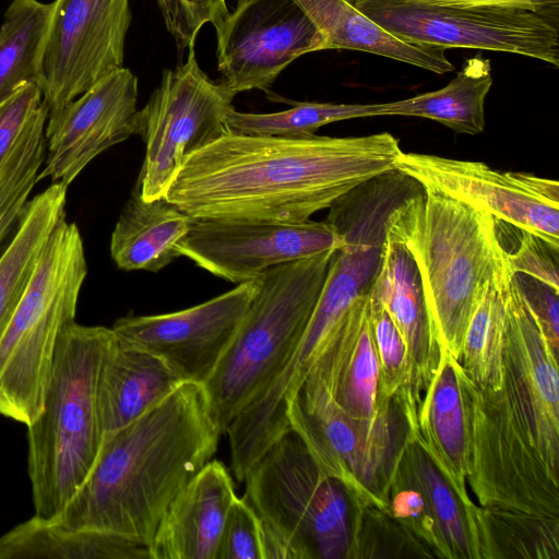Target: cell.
Listing matches in <instances>:
<instances>
[{"label": "cell", "instance_id": "obj_1", "mask_svg": "<svg viewBox=\"0 0 559 559\" xmlns=\"http://www.w3.org/2000/svg\"><path fill=\"white\" fill-rule=\"evenodd\" d=\"M389 132L304 139L227 133L190 156L165 198L193 218L297 223L395 170Z\"/></svg>", "mask_w": 559, "mask_h": 559}, {"label": "cell", "instance_id": "obj_2", "mask_svg": "<svg viewBox=\"0 0 559 559\" xmlns=\"http://www.w3.org/2000/svg\"><path fill=\"white\" fill-rule=\"evenodd\" d=\"M221 435L203 384L183 382L103 441L91 473L53 519L151 547L166 509L212 460Z\"/></svg>", "mask_w": 559, "mask_h": 559}, {"label": "cell", "instance_id": "obj_3", "mask_svg": "<svg viewBox=\"0 0 559 559\" xmlns=\"http://www.w3.org/2000/svg\"><path fill=\"white\" fill-rule=\"evenodd\" d=\"M385 235L414 259L440 349L459 360L469 318L485 286L509 282L514 275L498 221L419 186L389 214Z\"/></svg>", "mask_w": 559, "mask_h": 559}, {"label": "cell", "instance_id": "obj_4", "mask_svg": "<svg viewBox=\"0 0 559 559\" xmlns=\"http://www.w3.org/2000/svg\"><path fill=\"white\" fill-rule=\"evenodd\" d=\"M111 338V328L73 321L58 340L41 412L26 426L36 515H58L98 457L103 436L97 386Z\"/></svg>", "mask_w": 559, "mask_h": 559}, {"label": "cell", "instance_id": "obj_5", "mask_svg": "<svg viewBox=\"0 0 559 559\" xmlns=\"http://www.w3.org/2000/svg\"><path fill=\"white\" fill-rule=\"evenodd\" d=\"M325 221L344 238L305 332L286 366L274 381L235 419L247 438L271 444L289 430L288 400L305 381L318 354L350 310L370 293L379 271L390 209L371 200L333 204Z\"/></svg>", "mask_w": 559, "mask_h": 559}, {"label": "cell", "instance_id": "obj_6", "mask_svg": "<svg viewBox=\"0 0 559 559\" xmlns=\"http://www.w3.org/2000/svg\"><path fill=\"white\" fill-rule=\"evenodd\" d=\"M258 516L263 559H349L348 491L313 461L293 430L277 439L243 479Z\"/></svg>", "mask_w": 559, "mask_h": 559}, {"label": "cell", "instance_id": "obj_7", "mask_svg": "<svg viewBox=\"0 0 559 559\" xmlns=\"http://www.w3.org/2000/svg\"><path fill=\"white\" fill-rule=\"evenodd\" d=\"M335 251L278 264L260 276L234 338L203 384L222 433L286 366L312 314Z\"/></svg>", "mask_w": 559, "mask_h": 559}, {"label": "cell", "instance_id": "obj_8", "mask_svg": "<svg viewBox=\"0 0 559 559\" xmlns=\"http://www.w3.org/2000/svg\"><path fill=\"white\" fill-rule=\"evenodd\" d=\"M87 274L81 233L61 219L0 337V415L25 426L41 412L58 340Z\"/></svg>", "mask_w": 559, "mask_h": 559}, {"label": "cell", "instance_id": "obj_9", "mask_svg": "<svg viewBox=\"0 0 559 559\" xmlns=\"http://www.w3.org/2000/svg\"><path fill=\"white\" fill-rule=\"evenodd\" d=\"M286 416L316 464L344 485L353 506L368 507L382 497L405 440L392 406H378L371 419L356 420L301 385L288 400Z\"/></svg>", "mask_w": 559, "mask_h": 559}, {"label": "cell", "instance_id": "obj_10", "mask_svg": "<svg viewBox=\"0 0 559 559\" xmlns=\"http://www.w3.org/2000/svg\"><path fill=\"white\" fill-rule=\"evenodd\" d=\"M188 49L186 62L164 71L139 110L145 155L136 186L147 201L165 197L185 162L228 133L226 114L234 96L202 71L194 46Z\"/></svg>", "mask_w": 559, "mask_h": 559}, {"label": "cell", "instance_id": "obj_11", "mask_svg": "<svg viewBox=\"0 0 559 559\" xmlns=\"http://www.w3.org/2000/svg\"><path fill=\"white\" fill-rule=\"evenodd\" d=\"M382 29L412 44L509 52L559 67V16L420 0H355Z\"/></svg>", "mask_w": 559, "mask_h": 559}, {"label": "cell", "instance_id": "obj_12", "mask_svg": "<svg viewBox=\"0 0 559 559\" xmlns=\"http://www.w3.org/2000/svg\"><path fill=\"white\" fill-rule=\"evenodd\" d=\"M468 389L467 484L479 506L559 518V481L523 435L502 389H483L471 381Z\"/></svg>", "mask_w": 559, "mask_h": 559}, {"label": "cell", "instance_id": "obj_13", "mask_svg": "<svg viewBox=\"0 0 559 559\" xmlns=\"http://www.w3.org/2000/svg\"><path fill=\"white\" fill-rule=\"evenodd\" d=\"M130 0H55L38 81L55 114L123 67Z\"/></svg>", "mask_w": 559, "mask_h": 559}, {"label": "cell", "instance_id": "obj_14", "mask_svg": "<svg viewBox=\"0 0 559 559\" xmlns=\"http://www.w3.org/2000/svg\"><path fill=\"white\" fill-rule=\"evenodd\" d=\"M396 170L432 190L531 233L559 249V185L523 171H499L481 162L404 153Z\"/></svg>", "mask_w": 559, "mask_h": 559}, {"label": "cell", "instance_id": "obj_15", "mask_svg": "<svg viewBox=\"0 0 559 559\" xmlns=\"http://www.w3.org/2000/svg\"><path fill=\"white\" fill-rule=\"evenodd\" d=\"M502 391L523 435L559 480L558 353L549 344L515 275L504 290Z\"/></svg>", "mask_w": 559, "mask_h": 559}, {"label": "cell", "instance_id": "obj_16", "mask_svg": "<svg viewBox=\"0 0 559 559\" xmlns=\"http://www.w3.org/2000/svg\"><path fill=\"white\" fill-rule=\"evenodd\" d=\"M345 245L326 221L297 223L191 217L177 245L179 255L236 285L266 270L311 258Z\"/></svg>", "mask_w": 559, "mask_h": 559}, {"label": "cell", "instance_id": "obj_17", "mask_svg": "<svg viewBox=\"0 0 559 559\" xmlns=\"http://www.w3.org/2000/svg\"><path fill=\"white\" fill-rule=\"evenodd\" d=\"M219 82L234 97L267 91L297 58L322 50L323 39L293 0H237L214 27Z\"/></svg>", "mask_w": 559, "mask_h": 559}, {"label": "cell", "instance_id": "obj_18", "mask_svg": "<svg viewBox=\"0 0 559 559\" xmlns=\"http://www.w3.org/2000/svg\"><path fill=\"white\" fill-rule=\"evenodd\" d=\"M260 276L197 306L115 321V336L163 358L185 380L204 384L234 338Z\"/></svg>", "mask_w": 559, "mask_h": 559}, {"label": "cell", "instance_id": "obj_19", "mask_svg": "<svg viewBox=\"0 0 559 559\" xmlns=\"http://www.w3.org/2000/svg\"><path fill=\"white\" fill-rule=\"evenodd\" d=\"M139 134L138 79L120 68L48 115L47 154L37 181L49 178L69 187L99 154Z\"/></svg>", "mask_w": 559, "mask_h": 559}, {"label": "cell", "instance_id": "obj_20", "mask_svg": "<svg viewBox=\"0 0 559 559\" xmlns=\"http://www.w3.org/2000/svg\"><path fill=\"white\" fill-rule=\"evenodd\" d=\"M379 374L367 295L324 344L301 385L326 396L350 418L369 420L376 414Z\"/></svg>", "mask_w": 559, "mask_h": 559}, {"label": "cell", "instance_id": "obj_21", "mask_svg": "<svg viewBox=\"0 0 559 559\" xmlns=\"http://www.w3.org/2000/svg\"><path fill=\"white\" fill-rule=\"evenodd\" d=\"M469 380L461 364L440 349L437 372L423 394L413 439L450 483L457 496L473 504L467 491L471 447Z\"/></svg>", "mask_w": 559, "mask_h": 559}, {"label": "cell", "instance_id": "obj_22", "mask_svg": "<svg viewBox=\"0 0 559 559\" xmlns=\"http://www.w3.org/2000/svg\"><path fill=\"white\" fill-rule=\"evenodd\" d=\"M236 497L227 467L209 461L166 509L151 543L152 559H216Z\"/></svg>", "mask_w": 559, "mask_h": 559}, {"label": "cell", "instance_id": "obj_23", "mask_svg": "<svg viewBox=\"0 0 559 559\" xmlns=\"http://www.w3.org/2000/svg\"><path fill=\"white\" fill-rule=\"evenodd\" d=\"M370 297L388 312L408 352L413 394L420 404L440 360L418 267L409 252L385 235L379 271Z\"/></svg>", "mask_w": 559, "mask_h": 559}, {"label": "cell", "instance_id": "obj_24", "mask_svg": "<svg viewBox=\"0 0 559 559\" xmlns=\"http://www.w3.org/2000/svg\"><path fill=\"white\" fill-rule=\"evenodd\" d=\"M185 381L163 358L118 340L114 332L97 386L103 441L170 395Z\"/></svg>", "mask_w": 559, "mask_h": 559}, {"label": "cell", "instance_id": "obj_25", "mask_svg": "<svg viewBox=\"0 0 559 559\" xmlns=\"http://www.w3.org/2000/svg\"><path fill=\"white\" fill-rule=\"evenodd\" d=\"M319 31L322 50L369 52L444 74L455 70L441 47L404 41L365 15L355 0H293Z\"/></svg>", "mask_w": 559, "mask_h": 559}, {"label": "cell", "instance_id": "obj_26", "mask_svg": "<svg viewBox=\"0 0 559 559\" xmlns=\"http://www.w3.org/2000/svg\"><path fill=\"white\" fill-rule=\"evenodd\" d=\"M191 216L165 197L144 200L135 185L111 234L110 254L123 271L158 272L180 257Z\"/></svg>", "mask_w": 559, "mask_h": 559}, {"label": "cell", "instance_id": "obj_27", "mask_svg": "<svg viewBox=\"0 0 559 559\" xmlns=\"http://www.w3.org/2000/svg\"><path fill=\"white\" fill-rule=\"evenodd\" d=\"M0 559H152V552L140 540L34 514L0 536Z\"/></svg>", "mask_w": 559, "mask_h": 559}, {"label": "cell", "instance_id": "obj_28", "mask_svg": "<svg viewBox=\"0 0 559 559\" xmlns=\"http://www.w3.org/2000/svg\"><path fill=\"white\" fill-rule=\"evenodd\" d=\"M67 190L63 183L52 182L28 200L13 238L0 255V337L32 281L50 235L66 217Z\"/></svg>", "mask_w": 559, "mask_h": 559}, {"label": "cell", "instance_id": "obj_29", "mask_svg": "<svg viewBox=\"0 0 559 559\" xmlns=\"http://www.w3.org/2000/svg\"><path fill=\"white\" fill-rule=\"evenodd\" d=\"M421 492L448 552V559H481L478 506L464 502L413 439L406 441L395 465Z\"/></svg>", "mask_w": 559, "mask_h": 559}, {"label": "cell", "instance_id": "obj_30", "mask_svg": "<svg viewBox=\"0 0 559 559\" xmlns=\"http://www.w3.org/2000/svg\"><path fill=\"white\" fill-rule=\"evenodd\" d=\"M491 85L490 60L476 55L466 59L461 71L444 87L382 103L381 116L426 118L456 133L476 135L485 129V98Z\"/></svg>", "mask_w": 559, "mask_h": 559}, {"label": "cell", "instance_id": "obj_31", "mask_svg": "<svg viewBox=\"0 0 559 559\" xmlns=\"http://www.w3.org/2000/svg\"><path fill=\"white\" fill-rule=\"evenodd\" d=\"M55 1L12 0L0 26V103L36 83Z\"/></svg>", "mask_w": 559, "mask_h": 559}, {"label": "cell", "instance_id": "obj_32", "mask_svg": "<svg viewBox=\"0 0 559 559\" xmlns=\"http://www.w3.org/2000/svg\"><path fill=\"white\" fill-rule=\"evenodd\" d=\"M481 559H558L559 518L478 506Z\"/></svg>", "mask_w": 559, "mask_h": 559}, {"label": "cell", "instance_id": "obj_33", "mask_svg": "<svg viewBox=\"0 0 559 559\" xmlns=\"http://www.w3.org/2000/svg\"><path fill=\"white\" fill-rule=\"evenodd\" d=\"M510 281L485 286L464 334L459 361L469 381L483 389L502 388L504 290Z\"/></svg>", "mask_w": 559, "mask_h": 559}, {"label": "cell", "instance_id": "obj_34", "mask_svg": "<svg viewBox=\"0 0 559 559\" xmlns=\"http://www.w3.org/2000/svg\"><path fill=\"white\" fill-rule=\"evenodd\" d=\"M379 104H334L302 102L270 114L240 112L231 106L226 114L228 133L239 135L304 139L323 126L342 120L381 116Z\"/></svg>", "mask_w": 559, "mask_h": 559}, {"label": "cell", "instance_id": "obj_35", "mask_svg": "<svg viewBox=\"0 0 559 559\" xmlns=\"http://www.w3.org/2000/svg\"><path fill=\"white\" fill-rule=\"evenodd\" d=\"M48 114L43 102L0 167V245L19 223L37 182L46 156Z\"/></svg>", "mask_w": 559, "mask_h": 559}, {"label": "cell", "instance_id": "obj_36", "mask_svg": "<svg viewBox=\"0 0 559 559\" xmlns=\"http://www.w3.org/2000/svg\"><path fill=\"white\" fill-rule=\"evenodd\" d=\"M392 557L433 556L386 508L353 506L349 559Z\"/></svg>", "mask_w": 559, "mask_h": 559}, {"label": "cell", "instance_id": "obj_37", "mask_svg": "<svg viewBox=\"0 0 559 559\" xmlns=\"http://www.w3.org/2000/svg\"><path fill=\"white\" fill-rule=\"evenodd\" d=\"M369 314L380 367L377 397L412 395L415 399L406 344L388 312L370 294Z\"/></svg>", "mask_w": 559, "mask_h": 559}, {"label": "cell", "instance_id": "obj_38", "mask_svg": "<svg viewBox=\"0 0 559 559\" xmlns=\"http://www.w3.org/2000/svg\"><path fill=\"white\" fill-rule=\"evenodd\" d=\"M167 31L179 50L194 46L206 23L214 27L228 14L226 0H156Z\"/></svg>", "mask_w": 559, "mask_h": 559}, {"label": "cell", "instance_id": "obj_39", "mask_svg": "<svg viewBox=\"0 0 559 559\" xmlns=\"http://www.w3.org/2000/svg\"><path fill=\"white\" fill-rule=\"evenodd\" d=\"M216 559H263L260 523L243 498L236 497L228 510Z\"/></svg>", "mask_w": 559, "mask_h": 559}, {"label": "cell", "instance_id": "obj_40", "mask_svg": "<svg viewBox=\"0 0 559 559\" xmlns=\"http://www.w3.org/2000/svg\"><path fill=\"white\" fill-rule=\"evenodd\" d=\"M43 102L39 86L25 83L0 103V167Z\"/></svg>", "mask_w": 559, "mask_h": 559}, {"label": "cell", "instance_id": "obj_41", "mask_svg": "<svg viewBox=\"0 0 559 559\" xmlns=\"http://www.w3.org/2000/svg\"><path fill=\"white\" fill-rule=\"evenodd\" d=\"M520 231L522 237L516 250L508 251L512 273L527 275L559 293L558 249L531 233Z\"/></svg>", "mask_w": 559, "mask_h": 559}, {"label": "cell", "instance_id": "obj_42", "mask_svg": "<svg viewBox=\"0 0 559 559\" xmlns=\"http://www.w3.org/2000/svg\"><path fill=\"white\" fill-rule=\"evenodd\" d=\"M515 278L549 344L558 353L559 293L527 275L515 274Z\"/></svg>", "mask_w": 559, "mask_h": 559}, {"label": "cell", "instance_id": "obj_43", "mask_svg": "<svg viewBox=\"0 0 559 559\" xmlns=\"http://www.w3.org/2000/svg\"><path fill=\"white\" fill-rule=\"evenodd\" d=\"M427 3L457 8H491L524 10L559 16V0H420Z\"/></svg>", "mask_w": 559, "mask_h": 559}]
</instances>
